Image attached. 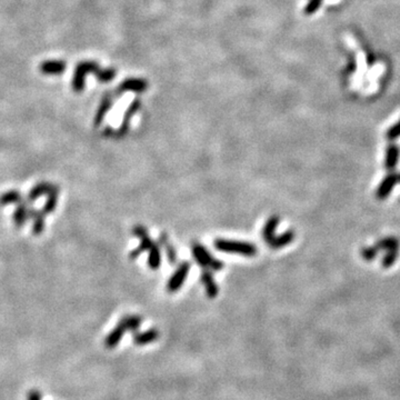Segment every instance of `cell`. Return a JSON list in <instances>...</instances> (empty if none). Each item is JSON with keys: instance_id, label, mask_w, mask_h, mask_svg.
I'll return each instance as SVG.
<instances>
[{"instance_id": "6da1fadb", "label": "cell", "mask_w": 400, "mask_h": 400, "mask_svg": "<svg viewBox=\"0 0 400 400\" xmlns=\"http://www.w3.org/2000/svg\"><path fill=\"white\" fill-rule=\"evenodd\" d=\"M215 247L217 250L228 254H238L242 256L252 257L257 254V248L253 243L242 241H231L226 239H217L215 241Z\"/></svg>"}, {"instance_id": "7a4b0ae2", "label": "cell", "mask_w": 400, "mask_h": 400, "mask_svg": "<svg viewBox=\"0 0 400 400\" xmlns=\"http://www.w3.org/2000/svg\"><path fill=\"white\" fill-rule=\"evenodd\" d=\"M192 255L198 264L205 268H210V269L216 271L223 268L222 262L212 257L208 250L202 245H199V243H195L192 246Z\"/></svg>"}, {"instance_id": "3957f363", "label": "cell", "mask_w": 400, "mask_h": 400, "mask_svg": "<svg viewBox=\"0 0 400 400\" xmlns=\"http://www.w3.org/2000/svg\"><path fill=\"white\" fill-rule=\"evenodd\" d=\"M190 270V264L189 262H183L178 269L173 272L171 278L168 281L167 290L169 292H174L181 288V286L184 285L185 280L188 276V272Z\"/></svg>"}, {"instance_id": "277c9868", "label": "cell", "mask_w": 400, "mask_h": 400, "mask_svg": "<svg viewBox=\"0 0 400 400\" xmlns=\"http://www.w3.org/2000/svg\"><path fill=\"white\" fill-rule=\"evenodd\" d=\"M397 183H398V173L391 171L390 173L387 174V176L383 179V181L379 184L376 191V197L379 200H385L388 198L393 188H395Z\"/></svg>"}, {"instance_id": "5b68a950", "label": "cell", "mask_w": 400, "mask_h": 400, "mask_svg": "<svg viewBox=\"0 0 400 400\" xmlns=\"http://www.w3.org/2000/svg\"><path fill=\"white\" fill-rule=\"evenodd\" d=\"M400 159V147L396 143H390L386 149L385 157V167L387 170L392 171L398 165Z\"/></svg>"}, {"instance_id": "8992f818", "label": "cell", "mask_w": 400, "mask_h": 400, "mask_svg": "<svg viewBox=\"0 0 400 400\" xmlns=\"http://www.w3.org/2000/svg\"><path fill=\"white\" fill-rule=\"evenodd\" d=\"M159 338V331L155 328H152L142 333H136L134 335L133 341L136 346H145L157 341Z\"/></svg>"}, {"instance_id": "52a82bcc", "label": "cell", "mask_w": 400, "mask_h": 400, "mask_svg": "<svg viewBox=\"0 0 400 400\" xmlns=\"http://www.w3.org/2000/svg\"><path fill=\"white\" fill-rule=\"evenodd\" d=\"M126 333H127L126 329H124L122 323L119 321V323H118L117 326L110 331V334L106 337L105 347L108 348V349L116 348L118 346V343L121 341L122 336Z\"/></svg>"}, {"instance_id": "ba28073f", "label": "cell", "mask_w": 400, "mask_h": 400, "mask_svg": "<svg viewBox=\"0 0 400 400\" xmlns=\"http://www.w3.org/2000/svg\"><path fill=\"white\" fill-rule=\"evenodd\" d=\"M202 281L206 288V292H207V296L209 298H216L218 295V287L215 283L214 277L211 276V273L209 271H203L202 273Z\"/></svg>"}, {"instance_id": "9c48e42d", "label": "cell", "mask_w": 400, "mask_h": 400, "mask_svg": "<svg viewBox=\"0 0 400 400\" xmlns=\"http://www.w3.org/2000/svg\"><path fill=\"white\" fill-rule=\"evenodd\" d=\"M379 252L380 250H385V252H393V250H398L400 248V241L396 237H385V238L380 239L374 245Z\"/></svg>"}, {"instance_id": "30bf717a", "label": "cell", "mask_w": 400, "mask_h": 400, "mask_svg": "<svg viewBox=\"0 0 400 400\" xmlns=\"http://www.w3.org/2000/svg\"><path fill=\"white\" fill-rule=\"evenodd\" d=\"M295 239V233L292 230H288L284 235H281L279 237H273V239L268 243L272 249H279L281 247H285L287 245Z\"/></svg>"}, {"instance_id": "8fae6325", "label": "cell", "mask_w": 400, "mask_h": 400, "mask_svg": "<svg viewBox=\"0 0 400 400\" xmlns=\"http://www.w3.org/2000/svg\"><path fill=\"white\" fill-rule=\"evenodd\" d=\"M278 223H279L278 217H271L270 219L266 222L264 229H262V237H264V239L267 243H269L273 239L274 237L273 233L278 227Z\"/></svg>"}, {"instance_id": "7c38bea8", "label": "cell", "mask_w": 400, "mask_h": 400, "mask_svg": "<svg viewBox=\"0 0 400 400\" xmlns=\"http://www.w3.org/2000/svg\"><path fill=\"white\" fill-rule=\"evenodd\" d=\"M149 258H148V265L150 267V269L157 270L160 267L161 264V255H160V249L158 246L155 245L150 248L149 250Z\"/></svg>"}, {"instance_id": "4fadbf2b", "label": "cell", "mask_w": 400, "mask_h": 400, "mask_svg": "<svg viewBox=\"0 0 400 400\" xmlns=\"http://www.w3.org/2000/svg\"><path fill=\"white\" fill-rule=\"evenodd\" d=\"M141 321L142 320L139 316H126L120 320L126 331H131V333H137V330L140 327Z\"/></svg>"}, {"instance_id": "5bb4252c", "label": "cell", "mask_w": 400, "mask_h": 400, "mask_svg": "<svg viewBox=\"0 0 400 400\" xmlns=\"http://www.w3.org/2000/svg\"><path fill=\"white\" fill-rule=\"evenodd\" d=\"M66 65L61 61H48L42 64L41 66V71L45 73H61L64 71Z\"/></svg>"}, {"instance_id": "9a60e30c", "label": "cell", "mask_w": 400, "mask_h": 400, "mask_svg": "<svg viewBox=\"0 0 400 400\" xmlns=\"http://www.w3.org/2000/svg\"><path fill=\"white\" fill-rule=\"evenodd\" d=\"M154 245H155V242L149 238L148 234L145 235V236L140 237V245H139L138 248H137V249L135 250V252L131 253V255H130L131 259L137 258L142 252H147V250H149Z\"/></svg>"}, {"instance_id": "2e32d148", "label": "cell", "mask_w": 400, "mask_h": 400, "mask_svg": "<svg viewBox=\"0 0 400 400\" xmlns=\"http://www.w3.org/2000/svg\"><path fill=\"white\" fill-rule=\"evenodd\" d=\"M399 252L398 250H393V252H387L385 257L381 260V266L384 268H390L398 259Z\"/></svg>"}, {"instance_id": "e0dca14e", "label": "cell", "mask_w": 400, "mask_h": 400, "mask_svg": "<svg viewBox=\"0 0 400 400\" xmlns=\"http://www.w3.org/2000/svg\"><path fill=\"white\" fill-rule=\"evenodd\" d=\"M378 253H379V250L374 246H372V247L362 248L361 252H360V255L364 260L372 261V260L376 259V257L378 256Z\"/></svg>"}, {"instance_id": "ac0fdd59", "label": "cell", "mask_w": 400, "mask_h": 400, "mask_svg": "<svg viewBox=\"0 0 400 400\" xmlns=\"http://www.w3.org/2000/svg\"><path fill=\"white\" fill-rule=\"evenodd\" d=\"M159 240H160V242H161L162 245H164L165 248H166V253H167L168 260L170 261V264H174V261H176V252H174L173 247H171L170 245H168L167 238H166V235H165V234H164V235H161V236L159 237Z\"/></svg>"}, {"instance_id": "d6986e66", "label": "cell", "mask_w": 400, "mask_h": 400, "mask_svg": "<svg viewBox=\"0 0 400 400\" xmlns=\"http://www.w3.org/2000/svg\"><path fill=\"white\" fill-rule=\"evenodd\" d=\"M399 137H400V120L396 124H393L391 128H389L386 134V138L389 141L396 140L399 138Z\"/></svg>"}, {"instance_id": "ffe728a7", "label": "cell", "mask_w": 400, "mask_h": 400, "mask_svg": "<svg viewBox=\"0 0 400 400\" xmlns=\"http://www.w3.org/2000/svg\"><path fill=\"white\" fill-rule=\"evenodd\" d=\"M53 191V188L50 186H47V185H40V186H38V187H36V188L31 191V193H30V199L31 200H34V199H36L37 197H39L40 195H42V193H47V192H52Z\"/></svg>"}, {"instance_id": "44dd1931", "label": "cell", "mask_w": 400, "mask_h": 400, "mask_svg": "<svg viewBox=\"0 0 400 400\" xmlns=\"http://www.w3.org/2000/svg\"><path fill=\"white\" fill-rule=\"evenodd\" d=\"M20 199L19 197V193H17L15 191H11V192H7L6 195H4L0 199V203L2 204H11V203H16L18 200Z\"/></svg>"}, {"instance_id": "7402d4cb", "label": "cell", "mask_w": 400, "mask_h": 400, "mask_svg": "<svg viewBox=\"0 0 400 400\" xmlns=\"http://www.w3.org/2000/svg\"><path fill=\"white\" fill-rule=\"evenodd\" d=\"M26 217H27V215H26V211H24V208H22V207L18 208V210L16 211V214H15L16 223L20 226V224H22V222L24 221V219H26Z\"/></svg>"}, {"instance_id": "603a6c76", "label": "cell", "mask_w": 400, "mask_h": 400, "mask_svg": "<svg viewBox=\"0 0 400 400\" xmlns=\"http://www.w3.org/2000/svg\"><path fill=\"white\" fill-rule=\"evenodd\" d=\"M27 400H41V393L38 389H31L28 395Z\"/></svg>"}, {"instance_id": "cb8c5ba5", "label": "cell", "mask_w": 400, "mask_h": 400, "mask_svg": "<svg viewBox=\"0 0 400 400\" xmlns=\"http://www.w3.org/2000/svg\"><path fill=\"white\" fill-rule=\"evenodd\" d=\"M134 234H135L137 237H139V238H140V237L147 235L148 233H147V230H146L145 227H142V226H137V227L134 229Z\"/></svg>"}, {"instance_id": "d4e9b609", "label": "cell", "mask_w": 400, "mask_h": 400, "mask_svg": "<svg viewBox=\"0 0 400 400\" xmlns=\"http://www.w3.org/2000/svg\"><path fill=\"white\" fill-rule=\"evenodd\" d=\"M398 181H400V173H398Z\"/></svg>"}]
</instances>
